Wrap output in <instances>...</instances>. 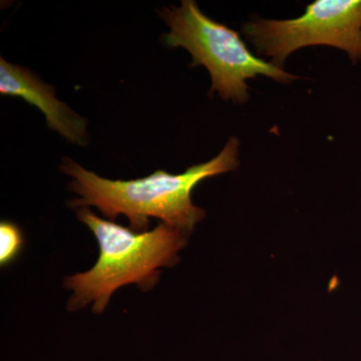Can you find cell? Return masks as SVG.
<instances>
[{
    "instance_id": "1",
    "label": "cell",
    "mask_w": 361,
    "mask_h": 361,
    "mask_svg": "<svg viewBox=\"0 0 361 361\" xmlns=\"http://www.w3.org/2000/svg\"><path fill=\"white\" fill-rule=\"evenodd\" d=\"M239 144L237 137H230L219 155L188 168L182 174L158 170L147 177L129 180L104 179L65 158L59 169L73 178L68 190L80 196L68 205L73 209L96 207L113 222L118 216H126L135 233L149 231V219L157 218L189 235L206 215L192 202V191L207 178L236 170Z\"/></svg>"
},
{
    "instance_id": "2",
    "label": "cell",
    "mask_w": 361,
    "mask_h": 361,
    "mask_svg": "<svg viewBox=\"0 0 361 361\" xmlns=\"http://www.w3.org/2000/svg\"><path fill=\"white\" fill-rule=\"evenodd\" d=\"M77 217L96 237L99 258L92 269L66 277L65 287L73 290L68 311L92 303L101 314L121 287L135 283L142 292L157 286L161 267H173L187 243L186 233L160 223L153 230L135 233L130 228L104 220L89 208L77 209Z\"/></svg>"
},
{
    "instance_id": "3",
    "label": "cell",
    "mask_w": 361,
    "mask_h": 361,
    "mask_svg": "<svg viewBox=\"0 0 361 361\" xmlns=\"http://www.w3.org/2000/svg\"><path fill=\"white\" fill-rule=\"evenodd\" d=\"M160 16L171 28L163 35L164 44L186 49L193 56L190 68L205 66L212 78L210 92H217L224 101H248L246 80L258 75L283 84L297 78L256 56L238 32L208 18L193 0H183L180 6L164 7Z\"/></svg>"
},
{
    "instance_id": "4",
    "label": "cell",
    "mask_w": 361,
    "mask_h": 361,
    "mask_svg": "<svg viewBox=\"0 0 361 361\" xmlns=\"http://www.w3.org/2000/svg\"><path fill=\"white\" fill-rule=\"evenodd\" d=\"M242 32L280 68L289 54L310 45L342 49L355 63L361 61V0H316L299 18L249 21Z\"/></svg>"
},
{
    "instance_id": "5",
    "label": "cell",
    "mask_w": 361,
    "mask_h": 361,
    "mask_svg": "<svg viewBox=\"0 0 361 361\" xmlns=\"http://www.w3.org/2000/svg\"><path fill=\"white\" fill-rule=\"evenodd\" d=\"M0 94L18 97L37 106L47 118V126L68 142L87 144V122L56 97L54 87L44 84L23 66L0 59Z\"/></svg>"
},
{
    "instance_id": "6",
    "label": "cell",
    "mask_w": 361,
    "mask_h": 361,
    "mask_svg": "<svg viewBox=\"0 0 361 361\" xmlns=\"http://www.w3.org/2000/svg\"><path fill=\"white\" fill-rule=\"evenodd\" d=\"M23 235L20 228L11 221L0 224V265L11 264L20 256L23 247Z\"/></svg>"
}]
</instances>
